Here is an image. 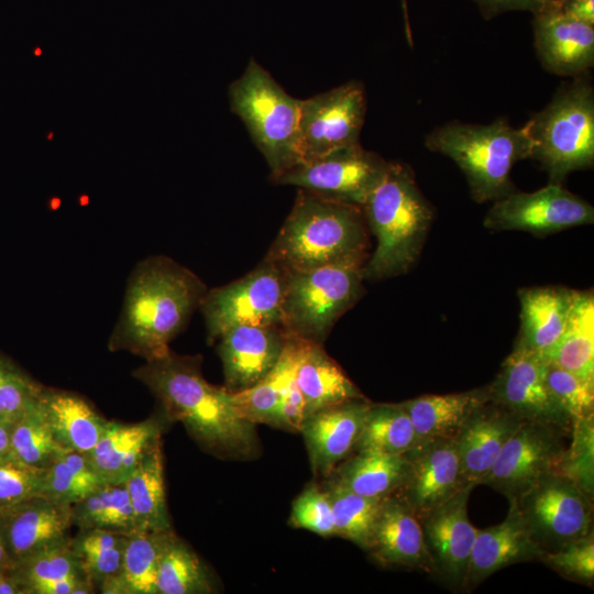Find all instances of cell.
Instances as JSON below:
<instances>
[{
    "label": "cell",
    "mask_w": 594,
    "mask_h": 594,
    "mask_svg": "<svg viewBox=\"0 0 594 594\" xmlns=\"http://www.w3.org/2000/svg\"><path fill=\"white\" fill-rule=\"evenodd\" d=\"M201 362L199 354L170 350L132 375L152 392L168 420L180 421L204 450L219 458H254L260 452L255 424L240 416L231 393L206 381Z\"/></svg>",
    "instance_id": "6da1fadb"
},
{
    "label": "cell",
    "mask_w": 594,
    "mask_h": 594,
    "mask_svg": "<svg viewBox=\"0 0 594 594\" xmlns=\"http://www.w3.org/2000/svg\"><path fill=\"white\" fill-rule=\"evenodd\" d=\"M207 292L193 271L165 255H152L132 270L119 319L108 340L112 352L145 361L166 355Z\"/></svg>",
    "instance_id": "7a4b0ae2"
},
{
    "label": "cell",
    "mask_w": 594,
    "mask_h": 594,
    "mask_svg": "<svg viewBox=\"0 0 594 594\" xmlns=\"http://www.w3.org/2000/svg\"><path fill=\"white\" fill-rule=\"evenodd\" d=\"M376 249L364 263V279L380 280L407 273L417 262L433 220L414 172L388 162L386 172L362 206Z\"/></svg>",
    "instance_id": "3957f363"
},
{
    "label": "cell",
    "mask_w": 594,
    "mask_h": 594,
    "mask_svg": "<svg viewBox=\"0 0 594 594\" xmlns=\"http://www.w3.org/2000/svg\"><path fill=\"white\" fill-rule=\"evenodd\" d=\"M361 207L298 190L266 255L285 272H300L352 257H365L369 244Z\"/></svg>",
    "instance_id": "277c9868"
},
{
    "label": "cell",
    "mask_w": 594,
    "mask_h": 594,
    "mask_svg": "<svg viewBox=\"0 0 594 594\" xmlns=\"http://www.w3.org/2000/svg\"><path fill=\"white\" fill-rule=\"evenodd\" d=\"M425 145L455 163L476 202L495 201L515 191L510 172L531 154L527 123L516 128L505 119L490 124L451 121L433 129Z\"/></svg>",
    "instance_id": "5b68a950"
},
{
    "label": "cell",
    "mask_w": 594,
    "mask_h": 594,
    "mask_svg": "<svg viewBox=\"0 0 594 594\" xmlns=\"http://www.w3.org/2000/svg\"><path fill=\"white\" fill-rule=\"evenodd\" d=\"M527 125L530 158L540 163L549 183L562 185L570 173L593 166L594 90L583 75L562 85Z\"/></svg>",
    "instance_id": "8992f818"
},
{
    "label": "cell",
    "mask_w": 594,
    "mask_h": 594,
    "mask_svg": "<svg viewBox=\"0 0 594 594\" xmlns=\"http://www.w3.org/2000/svg\"><path fill=\"white\" fill-rule=\"evenodd\" d=\"M229 99L265 157L272 180L301 163L300 99L289 96L255 59L230 85Z\"/></svg>",
    "instance_id": "52a82bcc"
},
{
    "label": "cell",
    "mask_w": 594,
    "mask_h": 594,
    "mask_svg": "<svg viewBox=\"0 0 594 594\" xmlns=\"http://www.w3.org/2000/svg\"><path fill=\"white\" fill-rule=\"evenodd\" d=\"M365 257L286 272L282 322L288 338L321 343L360 298Z\"/></svg>",
    "instance_id": "ba28073f"
},
{
    "label": "cell",
    "mask_w": 594,
    "mask_h": 594,
    "mask_svg": "<svg viewBox=\"0 0 594 594\" xmlns=\"http://www.w3.org/2000/svg\"><path fill=\"white\" fill-rule=\"evenodd\" d=\"M286 272L265 257L245 276L207 289L199 308L209 343L240 324H280Z\"/></svg>",
    "instance_id": "9c48e42d"
},
{
    "label": "cell",
    "mask_w": 594,
    "mask_h": 594,
    "mask_svg": "<svg viewBox=\"0 0 594 594\" xmlns=\"http://www.w3.org/2000/svg\"><path fill=\"white\" fill-rule=\"evenodd\" d=\"M512 502L532 539L544 552L554 551L593 531L592 499L558 472L544 475Z\"/></svg>",
    "instance_id": "30bf717a"
},
{
    "label": "cell",
    "mask_w": 594,
    "mask_h": 594,
    "mask_svg": "<svg viewBox=\"0 0 594 594\" xmlns=\"http://www.w3.org/2000/svg\"><path fill=\"white\" fill-rule=\"evenodd\" d=\"M387 165L388 162L364 150L359 142L296 165L273 182L362 208L383 178Z\"/></svg>",
    "instance_id": "8fae6325"
},
{
    "label": "cell",
    "mask_w": 594,
    "mask_h": 594,
    "mask_svg": "<svg viewBox=\"0 0 594 594\" xmlns=\"http://www.w3.org/2000/svg\"><path fill=\"white\" fill-rule=\"evenodd\" d=\"M493 202L483 224L495 231H525L547 237L594 222L593 206L560 184L549 183L532 193L515 190Z\"/></svg>",
    "instance_id": "7c38bea8"
},
{
    "label": "cell",
    "mask_w": 594,
    "mask_h": 594,
    "mask_svg": "<svg viewBox=\"0 0 594 594\" xmlns=\"http://www.w3.org/2000/svg\"><path fill=\"white\" fill-rule=\"evenodd\" d=\"M566 435L548 425L522 422L480 484L491 486L509 502L517 499L541 477L558 472Z\"/></svg>",
    "instance_id": "4fadbf2b"
},
{
    "label": "cell",
    "mask_w": 594,
    "mask_h": 594,
    "mask_svg": "<svg viewBox=\"0 0 594 594\" xmlns=\"http://www.w3.org/2000/svg\"><path fill=\"white\" fill-rule=\"evenodd\" d=\"M365 111L364 87L358 81H350L300 100L301 163L316 160L339 147L359 143Z\"/></svg>",
    "instance_id": "5bb4252c"
},
{
    "label": "cell",
    "mask_w": 594,
    "mask_h": 594,
    "mask_svg": "<svg viewBox=\"0 0 594 594\" xmlns=\"http://www.w3.org/2000/svg\"><path fill=\"white\" fill-rule=\"evenodd\" d=\"M546 367L540 354L514 348L487 384L490 399L524 422L548 425L570 435L572 419L548 389Z\"/></svg>",
    "instance_id": "9a60e30c"
},
{
    "label": "cell",
    "mask_w": 594,
    "mask_h": 594,
    "mask_svg": "<svg viewBox=\"0 0 594 594\" xmlns=\"http://www.w3.org/2000/svg\"><path fill=\"white\" fill-rule=\"evenodd\" d=\"M473 487H463L420 518L432 574L458 590H463L479 530L468 516V501Z\"/></svg>",
    "instance_id": "2e32d148"
},
{
    "label": "cell",
    "mask_w": 594,
    "mask_h": 594,
    "mask_svg": "<svg viewBox=\"0 0 594 594\" xmlns=\"http://www.w3.org/2000/svg\"><path fill=\"white\" fill-rule=\"evenodd\" d=\"M405 454L408 468L398 493L419 519L471 485L463 479L454 438L419 440Z\"/></svg>",
    "instance_id": "e0dca14e"
},
{
    "label": "cell",
    "mask_w": 594,
    "mask_h": 594,
    "mask_svg": "<svg viewBox=\"0 0 594 594\" xmlns=\"http://www.w3.org/2000/svg\"><path fill=\"white\" fill-rule=\"evenodd\" d=\"M70 508L42 495L0 507V541L11 565L69 541Z\"/></svg>",
    "instance_id": "ac0fdd59"
},
{
    "label": "cell",
    "mask_w": 594,
    "mask_h": 594,
    "mask_svg": "<svg viewBox=\"0 0 594 594\" xmlns=\"http://www.w3.org/2000/svg\"><path fill=\"white\" fill-rule=\"evenodd\" d=\"M218 340L223 387L237 393L254 386L274 369L288 337L280 324H240Z\"/></svg>",
    "instance_id": "d6986e66"
},
{
    "label": "cell",
    "mask_w": 594,
    "mask_h": 594,
    "mask_svg": "<svg viewBox=\"0 0 594 594\" xmlns=\"http://www.w3.org/2000/svg\"><path fill=\"white\" fill-rule=\"evenodd\" d=\"M372 402L365 397L338 403L308 415L304 436L312 472L328 477L353 452Z\"/></svg>",
    "instance_id": "ffe728a7"
},
{
    "label": "cell",
    "mask_w": 594,
    "mask_h": 594,
    "mask_svg": "<svg viewBox=\"0 0 594 594\" xmlns=\"http://www.w3.org/2000/svg\"><path fill=\"white\" fill-rule=\"evenodd\" d=\"M366 551L384 566L432 574L420 519L398 492L381 502Z\"/></svg>",
    "instance_id": "44dd1931"
},
{
    "label": "cell",
    "mask_w": 594,
    "mask_h": 594,
    "mask_svg": "<svg viewBox=\"0 0 594 594\" xmlns=\"http://www.w3.org/2000/svg\"><path fill=\"white\" fill-rule=\"evenodd\" d=\"M534 15L535 48L542 66L559 76L584 75L594 63V25L553 4Z\"/></svg>",
    "instance_id": "7402d4cb"
},
{
    "label": "cell",
    "mask_w": 594,
    "mask_h": 594,
    "mask_svg": "<svg viewBox=\"0 0 594 594\" xmlns=\"http://www.w3.org/2000/svg\"><path fill=\"white\" fill-rule=\"evenodd\" d=\"M544 551L532 539L516 504L498 525L479 529L472 548L463 590H472L498 570L541 559Z\"/></svg>",
    "instance_id": "603a6c76"
},
{
    "label": "cell",
    "mask_w": 594,
    "mask_h": 594,
    "mask_svg": "<svg viewBox=\"0 0 594 594\" xmlns=\"http://www.w3.org/2000/svg\"><path fill=\"white\" fill-rule=\"evenodd\" d=\"M522 422L491 399L471 413L454 438L466 484H480L506 441Z\"/></svg>",
    "instance_id": "cb8c5ba5"
},
{
    "label": "cell",
    "mask_w": 594,
    "mask_h": 594,
    "mask_svg": "<svg viewBox=\"0 0 594 594\" xmlns=\"http://www.w3.org/2000/svg\"><path fill=\"white\" fill-rule=\"evenodd\" d=\"M168 422L162 410L135 424L109 421L95 448L86 455L105 483H124L147 451L162 439Z\"/></svg>",
    "instance_id": "d4e9b609"
},
{
    "label": "cell",
    "mask_w": 594,
    "mask_h": 594,
    "mask_svg": "<svg viewBox=\"0 0 594 594\" xmlns=\"http://www.w3.org/2000/svg\"><path fill=\"white\" fill-rule=\"evenodd\" d=\"M573 296L574 289L562 286L519 289L520 327L514 348L540 355L551 350L565 329Z\"/></svg>",
    "instance_id": "484cf974"
},
{
    "label": "cell",
    "mask_w": 594,
    "mask_h": 594,
    "mask_svg": "<svg viewBox=\"0 0 594 594\" xmlns=\"http://www.w3.org/2000/svg\"><path fill=\"white\" fill-rule=\"evenodd\" d=\"M23 594H91L96 587L70 540L32 554L11 566Z\"/></svg>",
    "instance_id": "4316f807"
},
{
    "label": "cell",
    "mask_w": 594,
    "mask_h": 594,
    "mask_svg": "<svg viewBox=\"0 0 594 594\" xmlns=\"http://www.w3.org/2000/svg\"><path fill=\"white\" fill-rule=\"evenodd\" d=\"M40 403L55 441L67 451L87 454L109 424L85 397L69 391L44 386Z\"/></svg>",
    "instance_id": "83f0119b"
},
{
    "label": "cell",
    "mask_w": 594,
    "mask_h": 594,
    "mask_svg": "<svg viewBox=\"0 0 594 594\" xmlns=\"http://www.w3.org/2000/svg\"><path fill=\"white\" fill-rule=\"evenodd\" d=\"M490 399L487 385L462 393L422 395L399 403L419 440L455 438L471 413Z\"/></svg>",
    "instance_id": "f1b7e54d"
},
{
    "label": "cell",
    "mask_w": 594,
    "mask_h": 594,
    "mask_svg": "<svg viewBox=\"0 0 594 594\" xmlns=\"http://www.w3.org/2000/svg\"><path fill=\"white\" fill-rule=\"evenodd\" d=\"M296 382L306 403V417L321 408L364 397L321 343L305 342Z\"/></svg>",
    "instance_id": "f546056e"
},
{
    "label": "cell",
    "mask_w": 594,
    "mask_h": 594,
    "mask_svg": "<svg viewBox=\"0 0 594 594\" xmlns=\"http://www.w3.org/2000/svg\"><path fill=\"white\" fill-rule=\"evenodd\" d=\"M407 468L406 454L358 451L341 462L328 479L361 496L383 499L398 492Z\"/></svg>",
    "instance_id": "4dcf8cb0"
},
{
    "label": "cell",
    "mask_w": 594,
    "mask_h": 594,
    "mask_svg": "<svg viewBox=\"0 0 594 594\" xmlns=\"http://www.w3.org/2000/svg\"><path fill=\"white\" fill-rule=\"evenodd\" d=\"M174 530L142 531L128 536L118 573L99 591L102 594H157L156 576L163 551Z\"/></svg>",
    "instance_id": "1f68e13d"
},
{
    "label": "cell",
    "mask_w": 594,
    "mask_h": 594,
    "mask_svg": "<svg viewBox=\"0 0 594 594\" xmlns=\"http://www.w3.org/2000/svg\"><path fill=\"white\" fill-rule=\"evenodd\" d=\"M546 362L594 382V296L574 290L565 329L546 354Z\"/></svg>",
    "instance_id": "d6a6232c"
},
{
    "label": "cell",
    "mask_w": 594,
    "mask_h": 594,
    "mask_svg": "<svg viewBox=\"0 0 594 594\" xmlns=\"http://www.w3.org/2000/svg\"><path fill=\"white\" fill-rule=\"evenodd\" d=\"M124 484L138 530L173 529L166 504L162 439L147 451Z\"/></svg>",
    "instance_id": "836d02e7"
},
{
    "label": "cell",
    "mask_w": 594,
    "mask_h": 594,
    "mask_svg": "<svg viewBox=\"0 0 594 594\" xmlns=\"http://www.w3.org/2000/svg\"><path fill=\"white\" fill-rule=\"evenodd\" d=\"M306 341L288 338L274 369L254 386L231 393V400L240 416L252 424H272L280 395L295 376Z\"/></svg>",
    "instance_id": "e575fe53"
},
{
    "label": "cell",
    "mask_w": 594,
    "mask_h": 594,
    "mask_svg": "<svg viewBox=\"0 0 594 594\" xmlns=\"http://www.w3.org/2000/svg\"><path fill=\"white\" fill-rule=\"evenodd\" d=\"M72 526L123 535L138 531L124 483H103L70 508Z\"/></svg>",
    "instance_id": "d590c367"
},
{
    "label": "cell",
    "mask_w": 594,
    "mask_h": 594,
    "mask_svg": "<svg viewBox=\"0 0 594 594\" xmlns=\"http://www.w3.org/2000/svg\"><path fill=\"white\" fill-rule=\"evenodd\" d=\"M418 442L411 419L399 403H371L354 452L405 454Z\"/></svg>",
    "instance_id": "8d00e7d4"
},
{
    "label": "cell",
    "mask_w": 594,
    "mask_h": 594,
    "mask_svg": "<svg viewBox=\"0 0 594 594\" xmlns=\"http://www.w3.org/2000/svg\"><path fill=\"white\" fill-rule=\"evenodd\" d=\"M156 591L157 594H208L215 592L207 566L175 532L160 560Z\"/></svg>",
    "instance_id": "74e56055"
},
{
    "label": "cell",
    "mask_w": 594,
    "mask_h": 594,
    "mask_svg": "<svg viewBox=\"0 0 594 594\" xmlns=\"http://www.w3.org/2000/svg\"><path fill=\"white\" fill-rule=\"evenodd\" d=\"M103 483L86 454L66 450L44 469L40 495L73 505Z\"/></svg>",
    "instance_id": "f35d334b"
},
{
    "label": "cell",
    "mask_w": 594,
    "mask_h": 594,
    "mask_svg": "<svg viewBox=\"0 0 594 594\" xmlns=\"http://www.w3.org/2000/svg\"><path fill=\"white\" fill-rule=\"evenodd\" d=\"M64 451L54 439L38 397L15 420L9 454L29 465L46 469Z\"/></svg>",
    "instance_id": "ab89813d"
},
{
    "label": "cell",
    "mask_w": 594,
    "mask_h": 594,
    "mask_svg": "<svg viewBox=\"0 0 594 594\" xmlns=\"http://www.w3.org/2000/svg\"><path fill=\"white\" fill-rule=\"evenodd\" d=\"M322 487L328 493L337 536L349 539L366 551L381 502L361 496L327 477Z\"/></svg>",
    "instance_id": "60d3db41"
},
{
    "label": "cell",
    "mask_w": 594,
    "mask_h": 594,
    "mask_svg": "<svg viewBox=\"0 0 594 594\" xmlns=\"http://www.w3.org/2000/svg\"><path fill=\"white\" fill-rule=\"evenodd\" d=\"M128 536L102 529H79L70 538V546L96 588L120 570Z\"/></svg>",
    "instance_id": "b9f144b4"
},
{
    "label": "cell",
    "mask_w": 594,
    "mask_h": 594,
    "mask_svg": "<svg viewBox=\"0 0 594 594\" xmlns=\"http://www.w3.org/2000/svg\"><path fill=\"white\" fill-rule=\"evenodd\" d=\"M571 442L565 448L558 473L574 482L592 501L594 495V420H572Z\"/></svg>",
    "instance_id": "7bdbcfd3"
},
{
    "label": "cell",
    "mask_w": 594,
    "mask_h": 594,
    "mask_svg": "<svg viewBox=\"0 0 594 594\" xmlns=\"http://www.w3.org/2000/svg\"><path fill=\"white\" fill-rule=\"evenodd\" d=\"M546 384L571 419L593 417L594 382L547 362Z\"/></svg>",
    "instance_id": "ee69618b"
},
{
    "label": "cell",
    "mask_w": 594,
    "mask_h": 594,
    "mask_svg": "<svg viewBox=\"0 0 594 594\" xmlns=\"http://www.w3.org/2000/svg\"><path fill=\"white\" fill-rule=\"evenodd\" d=\"M44 385L0 353V415L18 419L35 402Z\"/></svg>",
    "instance_id": "f6af8a7d"
},
{
    "label": "cell",
    "mask_w": 594,
    "mask_h": 594,
    "mask_svg": "<svg viewBox=\"0 0 594 594\" xmlns=\"http://www.w3.org/2000/svg\"><path fill=\"white\" fill-rule=\"evenodd\" d=\"M289 525L322 537L337 536L332 505L322 485L309 483L295 498Z\"/></svg>",
    "instance_id": "bcb514c9"
},
{
    "label": "cell",
    "mask_w": 594,
    "mask_h": 594,
    "mask_svg": "<svg viewBox=\"0 0 594 594\" xmlns=\"http://www.w3.org/2000/svg\"><path fill=\"white\" fill-rule=\"evenodd\" d=\"M540 561L565 578L587 585L593 584V531L584 537L563 544L554 551L544 552Z\"/></svg>",
    "instance_id": "7dc6e473"
},
{
    "label": "cell",
    "mask_w": 594,
    "mask_h": 594,
    "mask_svg": "<svg viewBox=\"0 0 594 594\" xmlns=\"http://www.w3.org/2000/svg\"><path fill=\"white\" fill-rule=\"evenodd\" d=\"M43 473L10 454L0 457V507L40 495Z\"/></svg>",
    "instance_id": "c3c4849f"
},
{
    "label": "cell",
    "mask_w": 594,
    "mask_h": 594,
    "mask_svg": "<svg viewBox=\"0 0 594 594\" xmlns=\"http://www.w3.org/2000/svg\"><path fill=\"white\" fill-rule=\"evenodd\" d=\"M305 417L306 403L295 374L280 395L271 425L300 432Z\"/></svg>",
    "instance_id": "681fc988"
},
{
    "label": "cell",
    "mask_w": 594,
    "mask_h": 594,
    "mask_svg": "<svg viewBox=\"0 0 594 594\" xmlns=\"http://www.w3.org/2000/svg\"><path fill=\"white\" fill-rule=\"evenodd\" d=\"M485 16H494L506 11H530L534 14L547 6V0H473Z\"/></svg>",
    "instance_id": "f907efd6"
},
{
    "label": "cell",
    "mask_w": 594,
    "mask_h": 594,
    "mask_svg": "<svg viewBox=\"0 0 594 594\" xmlns=\"http://www.w3.org/2000/svg\"><path fill=\"white\" fill-rule=\"evenodd\" d=\"M553 6L579 21L594 25V0H562Z\"/></svg>",
    "instance_id": "816d5d0a"
},
{
    "label": "cell",
    "mask_w": 594,
    "mask_h": 594,
    "mask_svg": "<svg viewBox=\"0 0 594 594\" xmlns=\"http://www.w3.org/2000/svg\"><path fill=\"white\" fill-rule=\"evenodd\" d=\"M15 420L0 415V457L10 453L11 436Z\"/></svg>",
    "instance_id": "f5cc1de1"
},
{
    "label": "cell",
    "mask_w": 594,
    "mask_h": 594,
    "mask_svg": "<svg viewBox=\"0 0 594 594\" xmlns=\"http://www.w3.org/2000/svg\"><path fill=\"white\" fill-rule=\"evenodd\" d=\"M0 594H23V590L11 568L0 571Z\"/></svg>",
    "instance_id": "db71d44e"
},
{
    "label": "cell",
    "mask_w": 594,
    "mask_h": 594,
    "mask_svg": "<svg viewBox=\"0 0 594 594\" xmlns=\"http://www.w3.org/2000/svg\"><path fill=\"white\" fill-rule=\"evenodd\" d=\"M11 562L3 549V546L0 541V571H3V570H7L9 568H11Z\"/></svg>",
    "instance_id": "11a10c76"
},
{
    "label": "cell",
    "mask_w": 594,
    "mask_h": 594,
    "mask_svg": "<svg viewBox=\"0 0 594 594\" xmlns=\"http://www.w3.org/2000/svg\"><path fill=\"white\" fill-rule=\"evenodd\" d=\"M402 6H403V10H404V15H405V26H406V35H407V40L410 44H413L411 42V34H410V28H409V23H408V16H407V4H406V0H402Z\"/></svg>",
    "instance_id": "9f6ffc18"
},
{
    "label": "cell",
    "mask_w": 594,
    "mask_h": 594,
    "mask_svg": "<svg viewBox=\"0 0 594 594\" xmlns=\"http://www.w3.org/2000/svg\"><path fill=\"white\" fill-rule=\"evenodd\" d=\"M41 54H42L41 47H35V50H34V55H35V56H40Z\"/></svg>",
    "instance_id": "6f0895ef"
},
{
    "label": "cell",
    "mask_w": 594,
    "mask_h": 594,
    "mask_svg": "<svg viewBox=\"0 0 594 594\" xmlns=\"http://www.w3.org/2000/svg\"><path fill=\"white\" fill-rule=\"evenodd\" d=\"M562 0H547V4H556L559 3Z\"/></svg>",
    "instance_id": "680465c9"
},
{
    "label": "cell",
    "mask_w": 594,
    "mask_h": 594,
    "mask_svg": "<svg viewBox=\"0 0 594 594\" xmlns=\"http://www.w3.org/2000/svg\"><path fill=\"white\" fill-rule=\"evenodd\" d=\"M53 135H54V133L51 131L50 133H47L46 139H47V140H52V139H53Z\"/></svg>",
    "instance_id": "91938a15"
}]
</instances>
